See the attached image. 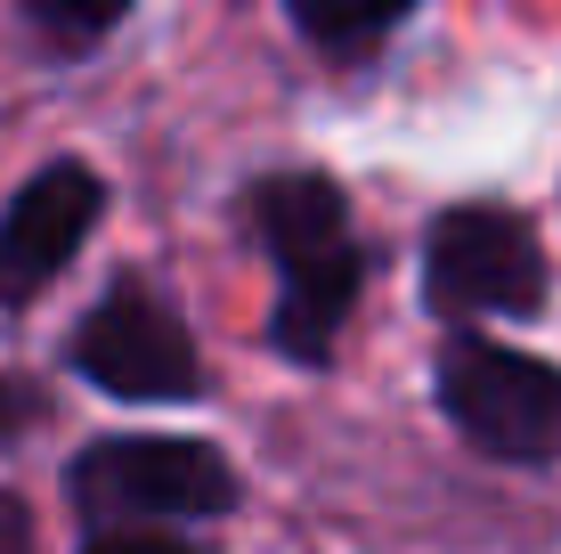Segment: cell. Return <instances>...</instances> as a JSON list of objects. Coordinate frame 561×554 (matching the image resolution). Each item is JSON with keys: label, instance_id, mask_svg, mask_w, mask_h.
Instances as JSON below:
<instances>
[{"label": "cell", "instance_id": "obj_11", "mask_svg": "<svg viewBox=\"0 0 561 554\" xmlns=\"http://www.w3.org/2000/svg\"><path fill=\"white\" fill-rule=\"evenodd\" d=\"M0 425H9V392H0Z\"/></svg>", "mask_w": 561, "mask_h": 554}, {"label": "cell", "instance_id": "obj_8", "mask_svg": "<svg viewBox=\"0 0 561 554\" xmlns=\"http://www.w3.org/2000/svg\"><path fill=\"white\" fill-rule=\"evenodd\" d=\"M123 9H130V0H33V16H42L57 42H99Z\"/></svg>", "mask_w": 561, "mask_h": 554}, {"label": "cell", "instance_id": "obj_5", "mask_svg": "<svg viewBox=\"0 0 561 554\" xmlns=\"http://www.w3.org/2000/svg\"><path fill=\"white\" fill-rule=\"evenodd\" d=\"M73 368L114 399H187L204 384L187 327L147 294V285H114L99 310L73 327Z\"/></svg>", "mask_w": 561, "mask_h": 554}, {"label": "cell", "instance_id": "obj_6", "mask_svg": "<svg viewBox=\"0 0 561 554\" xmlns=\"http://www.w3.org/2000/svg\"><path fill=\"white\" fill-rule=\"evenodd\" d=\"M106 213V188L90 163H49L16 188V204L0 213V302H25L82 253V237Z\"/></svg>", "mask_w": 561, "mask_h": 554}, {"label": "cell", "instance_id": "obj_7", "mask_svg": "<svg viewBox=\"0 0 561 554\" xmlns=\"http://www.w3.org/2000/svg\"><path fill=\"white\" fill-rule=\"evenodd\" d=\"M408 9H415V0H294V25H301L318 49L351 57V49H366V42H382Z\"/></svg>", "mask_w": 561, "mask_h": 554}, {"label": "cell", "instance_id": "obj_10", "mask_svg": "<svg viewBox=\"0 0 561 554\" xmlns=\"http://www.w3.org/2000/svg\"><path fill=\"white\" fill-rule=\"evenodd\" d=\"M0 554H33V522H25V506L0 489Z\"/></svg>", "mask_w": 561, "mask_h": 554}, {"label": "cell", "instance_id": "obj_4", "mask_svg": "<svg viewBox=\"0 0 561 554\" xmlns=\"http://www.w3.org/2000/svg\"><path fill=\"white\" fill-rule=\"evenodd\" d=\"M423 285H432V310L456 318H529L546 302V245L505 204H456L432 221Z\"/></svg>", "mask_w": 561, "mask_h": 554}, {"label": "cell", "instance_id": "obj_3", "mask_svg": "<svg viewBox=\"0 0 561 554\" xmlns=\"http://www.w3.org/2000/svg\"><path fill=\"white\" fill-rule=\"evenodd\" d=\"M73 498L99 522H211L237 506V473L211 441L130 432L73 456Z\"/></svg>", "mask_w": 561, "mask_h": 554}, {"label": "cell", "instance_id": "obj_9", "mask_svg": "<svg viewBox=\"0 0 561 554\" xmlns=\"http://www.w3.org/2000/svg\"><path fill=\"white\" fill-rule=\"evenodd\" d=\"M82 554H196V546H187V539H171V530H130V522H106Z\"/></svg>", "mask_w": 561, "mask_h": 554}, {"label": "cell", "instance_id": "obj_1", "mask_svg": "<svg viewBox=\"0 0 561 554\" xmlns=\"http://www.w3.org/2000/svg\"><path fill=\"white\" fill-rule=\"evenodd\" d=\"M261 245L277 253V351L294 359H325L358 302V278H366V253L351 237V204L325 171H285V180H261L244 196Z\"/></svg>", "mask_w": 561, "mask_h": 554}, {"label": "cell", "instance_id": "obj_2", "mask_svg": "<svg viewBox=\"0 0 561 554\" xmlns=\"http://www.w3.org/2000/svg\"><path fill=\"white\" fill-rule=\"evenodd\" d=\"M439 408L489 456H513V465H553L561 456V368L529 351L456 335L439 351Z\"/></svg>", "mask_w": 561, "mask_h": 554}]
</instances>
